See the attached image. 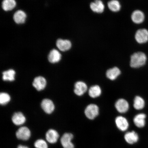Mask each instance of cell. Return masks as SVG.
Segmentation results:
<instances>
[{
	"label": "cell",
	"mask_w": 148,
	"mask_h": 148,
	"mask_svg": "<svg viewBox=\"0 0 148 148\" xmlns=\"http://www.w3.org/2000/svg\"><path fill=\"white\" fill-rule=\"evenodd\" d=\"M147 60V56L142 52L135 53L131 56L130 66L133 68H138L143 66Z\"/></svg>",
	"instance_id": "1"
},
{
	"label": "cell",
	"mask_w": 148,
	"mask_h": 148,
	"mask_svg": "<svg viewBox=\"0 0 148 148\" xmlns=\"http://www.w3.org/2000/svg\"><path fill=\"white\" fill-rule=\"evenodd\" d=\"M135 39L139 44L147 43L148 41V30L146 29H140L136 31L135 34Z\"/></svg>",
	"instance_id": "2"
},
{
	"label": "cell",
	"mask_w": 148,
	"mask_h": 148,
	"mask_svg": "<svg viewBox=\"0 0 148 148\" xmlns=\"http://www.w3.org/2000/svg\"><path fill=\"white\" fill-rule=\"evenodd\" d=\"M99 108L97 105L90 104L88 105L85 110V115L88 119L92 120L95 119L99 114Z\"/></svg>",
	"instance_id": "3"
},
{
	"label": "cell",
	"mask_w": 148,
	"mask_h": 148,
	"mask_svg": "<svg viewBox=\"0 0 148 148\" xmlns=\"http://www.w3.org/2000/svg\"><path fill=\"white\" fill-rule=\"evenodd\" d=\"M73 135L71 133H65L61 138V143L64 148H74L75 146L72 142Z\"/></svg>",
	"instance_id": "4"
},
{
	"label": "cell",
	"mask_w": 148,
	"mask_h": 148,
	"mask_svg": "<svg viewBox=\"0 0 148 148\" xmlns=\"http://www.w3.org/2000/svg\"><path fill=\"white\" fill-rule=\"evenodd\" d=\"M31 136V131L27 127H23L18 129L16 132V136L18 139L24 140H28Z\"/></svg>",
	"instance_id": "5"
},
{
	"label": "cell",
	"mask_w": 148,
	"mask_h": 148,
	"mask_svg": "<svg viewBox=\"0 0 148 148\" xmlns=\"http://www.w3.org/2000/svg\"><path fill=\"white\" fill-rule=\"evenodd\" d=\"M90 8L92 12L97 14H101L104 12L105 6L101 0H95L90 3Z\"/></svg>",
	"instance_id": "6"
},
{
	"label": "cell",
	"mask_w": 148,
	"mask_h": 148,
	"mask_svg": "<svg viewBox=\"0 0 148 148\" xmlns=\"http://www.w3.org/2000/svg\"><path fill=\"white\" fill-rule=\"evenodd\" d=\"M131 19L134 23L139 25L143 23L145 20V14L141 10H135L131 14Z\"/></svg>",
	"instance_id": "7"
},
{
	"label": "cell",
	"mask_w": 148,
	"mask_h": 148,
	"mask_svg": "<svg viewBox=\"0 0 148 148\" xmlns=\"http://www.w3.org/2000/svg\"><path fill=\"white\" fill-rule=\"evenodd\" d=\"M115 106L116 110L121 113H124L128 111L129 104L125 99H119L116 101Z\"/></svg>",
	"instance_id": "8"
},
{
	"label": "cell",
	"mask_w": 148,
	"mask_h": 148,
	"mask_svg": "<svg viewBox=\"0 0 148 148\" xmlns=\"http://www.w3.org/2000/svg\"><path fill=\"white\" fill-rule=\"evenodd\" d=\"M41 106L42 110L47 114L52 113L55 110L54 103L49 99H44L42 101Z\"/></svg>",
	"instance_id": "9"
},
{
	"label": "cell",
	"mask_w": 148,
	"mask_h": 148,
	"mask_svg": "<svg viewBox=\"0 0 148 148\" xmlns=\"http://www.w3.org/2000/svg\"><path fill=\"white\" fill-rule=\"evenodd\" d=\"M87 90V86L86 83L82 81H78L75 84L74 91L77 95L81 96L83 95Z\"/></svg>",
	"instance_id": "10"
},
{
	"label": "cell",
	"mask_w": 148,
	"mask_h": 148,
	"mask_svg": "<svg viewBox=\"0 0 148 148\" xmlns=\"http://www.w3.org/2000/svg\"><path fill=\"white\" fill-rule=\"evenodd\" d=\"M115 123L116 127L120 130L125 131L128 128L129 124L128 121L123 116H117L116 118Z\"/></svg>",
	"instance_id": "11"
},
{
	"label": "cell",
	"mask_w": 148,
	"mask_h": 148,
	"mask_svg": "<svg viewBox=\"0 0 148 148\" xmlns=\"http://www.w3.org/2000/svg\"><path fill=\"white\" fill-rule=\"evenodd\" d=\"M47 84L46 79L43 77L39 76L35 78L33 82V86L38 91L44 89Z\"/></svg>",
	"instance_id": "12"
},
{
	"label": "cell",
	"mask_w": 148,
	"mask_h": 148,
	"mask_svg": "<svg viewBox=\"0 0 148 148\" xmlns=\"http://www.w3.org/2000/svg\"><path fill=\"white\" fill-rule=\"evenodd\" d=\"M59 138V134L58 132L54 129H49L46 134V140L49 143L51 144L56 143Z\"/></svg>",
	"instance_id": "13"
},
{
	"label": "cell",
	"mask_w": 148,
	"mask_h": 148,
	"mask_svg": "<svg viewBox=\"0 0 148 148\" xmlns=\"http://www.w3.org/2000/svg\"><path fill=\"white\" fill-rule=\"evenodd\" d=\"M56 45L60 50L64 51L71 49L72 44L69 40L59 39L57 40Z\"/></svg>",
	"instance_id": "14"
},
{
	"label": "cell",
	"mask_w": 148,
	"mask_h": 148,
	"mask_svg": "<svg viewBox=\"0 0 148 148\" xmlns=\"http://www.w3.org/2000/svg\"><path fill=\"white\" fill-rule=\"evenodd\" d=\"M12 120L14 125H20L23 124L25 123L26 118L22 112H17L14 113L12 116Z\"/></svg>",
	"instance_id": "15"
},
{
	"label": "cell",
	"mask_w": 148,
	"mask_h": 148,
	"mask_svg": "<svg viewBox=\"0 0 148 148\" xmlns=\"http://www.w3.org/2000/svg\"><path fill=\"white\" fill-rule=\"evenodd\" d=\"M124 138L127 143L130 144L136 143L138 140V135L134 131L127 132L125 135Z\"/></svg>",
	"instance_id": "16"
},
{
	"label": "cell",
	"mask_w": 148,
	"mask_h": 148,
	"mask_svg": "<svg viewBox=\"0 0 148 148\" xmlns=\"http://www.w3.org/2000/svg\"><path fill=\"white\" fill-rule=\"evenodd\" d=\"M62 56L58 51L53 49L50 52L48 56V60L51 63H56L61 60Z\"/></svg>",
	"instance_id": "17"
},
{
	"label": "cell",
	"mask_w": 148,
	"mask_h": 148,
	"mask_svg": "<svg viewBox=\"0 0 148 148\" xmlns=\"http://www.w3.org/2000/svg\"><path fill=\"white\" fill-rule=\"evenodd\" d=\"M146 116L144 114H140L135 116L134 122L135 125L139 128H142L145 125Z\"/></svg>",
	"instance_id": "18"
},
{
	"label": "cell",
	"mask_w": 148,
	"mask_h": 148,
	"mask_svg": "<svg viewBox=\"0 0 148 148\" xmlns=\"http://www.w3.org/2000/svg\"><path fill=\"white\" fill-rule=\"evenodd\" d=\"M121 73V71L117 67H114L108 69L106 72V76L111 80H114L117 78Z\"/></svg>",
	"instance_id": "19"
},
{
	"label": "cell",
	"mask_w": 148,
	"mask_h": 148,
	"mask_svg": "<svg viewBox=\"0 0 148 148\" xmlns=\"http://www.w3.org/2000/svg\"><path fill=\"white\" fill-rule=\"evenodd\" d=\"M27 16L25 13L22 10H18L16 12L14 16V19L17 24H22L25 23Z\"/></svg>",
	"instance_id": "20"
},
{
	"label": "cell",
	"mask_w": 148,
	"mask_h": 148,
	"mask_svg": "<svg viewBox=\"0 0 148 148\" xmlns=\"http://www.w3.org/2000/svg\"><path fill=\"white\" fill-rule=\"evenodd\" d=\"M109 9L112 12H116L121 10V5L118 0H111L107 3Z\"/></svg>",
	"instance_id": "21"
},
{
	"label": "cell",
	"mask_w": 148,
	"mask_h": 148,
	"mask_svg": "<svg viewBox=\"0 0 148 148\" xmlns=\"http://www.w3.org/2000/svg\"><path fill=\"white\" fill-rule=\"evenodd\" d=\"M101 93V90L98 85L92 86L88 90V94L90 97L92 98L99 97Z\"/></svg>",
	"instance_id": "22"
},
{
	"label": "cell",
	"mask_w": 148,
	"mask_h": 148,
	"mask_svg": "<svg viewBox=\"0 0 148 148\" xmlns=\"http://www.w3.org/2000/svg\"><path fill=\"white\" fill-rule=\"evenodd\" d=\"M16 72L13 69H10L3 73V79L5 81H12L15 79Z\"/></svg>",
	"instance_id": "23"
},
{
	"label": "cell",
	"mask_w": 148,
	"mask_h": 148,
	"mask_svg": "<svg viewBox=\"0 0 148 148\" xmlns=\"http://www.w3.org/2000/svg\"><path fill=\"white\" fill-rule=\"evenodd\" d=\"M16 5V3L15 0H4L2 3V8L5 11L12 10Z\"/></svg>",
	"instance_id": "24"
},
{
	"label": "cell",
	"mask_w": 148,
	"mask_h": 148,
	"mask_svg": "<svg viewBox=\"0 0 148 148\" xmlns=\"http://www.w3.org/2000/svg\"><path fill=\"white\" fill-rule=\"evenodd\" d=\"M145 106V101L142 98L139 96L135 97L134 101V106L136 110H140Z\"/></svg>",
	"instance_id": "25"
},
{
	"label": "cell",
	"mask_w": 148,
	"mask_h": 148,
	"mask_svg": "<svg viewBox=\"0 0 148 148\" xmlns=\"http://www.w3.org/2000/svg\"><path fill=\"white\" fill-rule=\"evenodd\" d=\"M10 96L6 92H1L0 94V103L3 105H5L10 101Z\"/></svg>",
	"instance_id": "26"
},
{
	"label": "cell",
	"mask_w": 148,
	"mask_h": 148,
	"mask_svg": "<svg viewBox=\"0 0 148 148\" xmlns=\"http://www.w3.org/2000/svg\"><path fill=\"white\" fill-rule=\"evenodd\" d=\"M36 148H48V145L45 140L38 139L36 140L34 144Z\"/></svg>",
	"instance_id": "27"
},
{
	"label": "cell",
	"mask_w": 148,
	"mask_h": 148,
	"mask_svg": "<svg viewBox=\"0 0 148 148\" xmlns=\"http://www.w3.org/2000/svg\"><path fill=\"white\" fill-rule=\"evenodd\" d=\"M17 148H29L27 146H23V145H19L18 146Z\"/></svg>",
	"instance_id": "28"
}]
</instances>
